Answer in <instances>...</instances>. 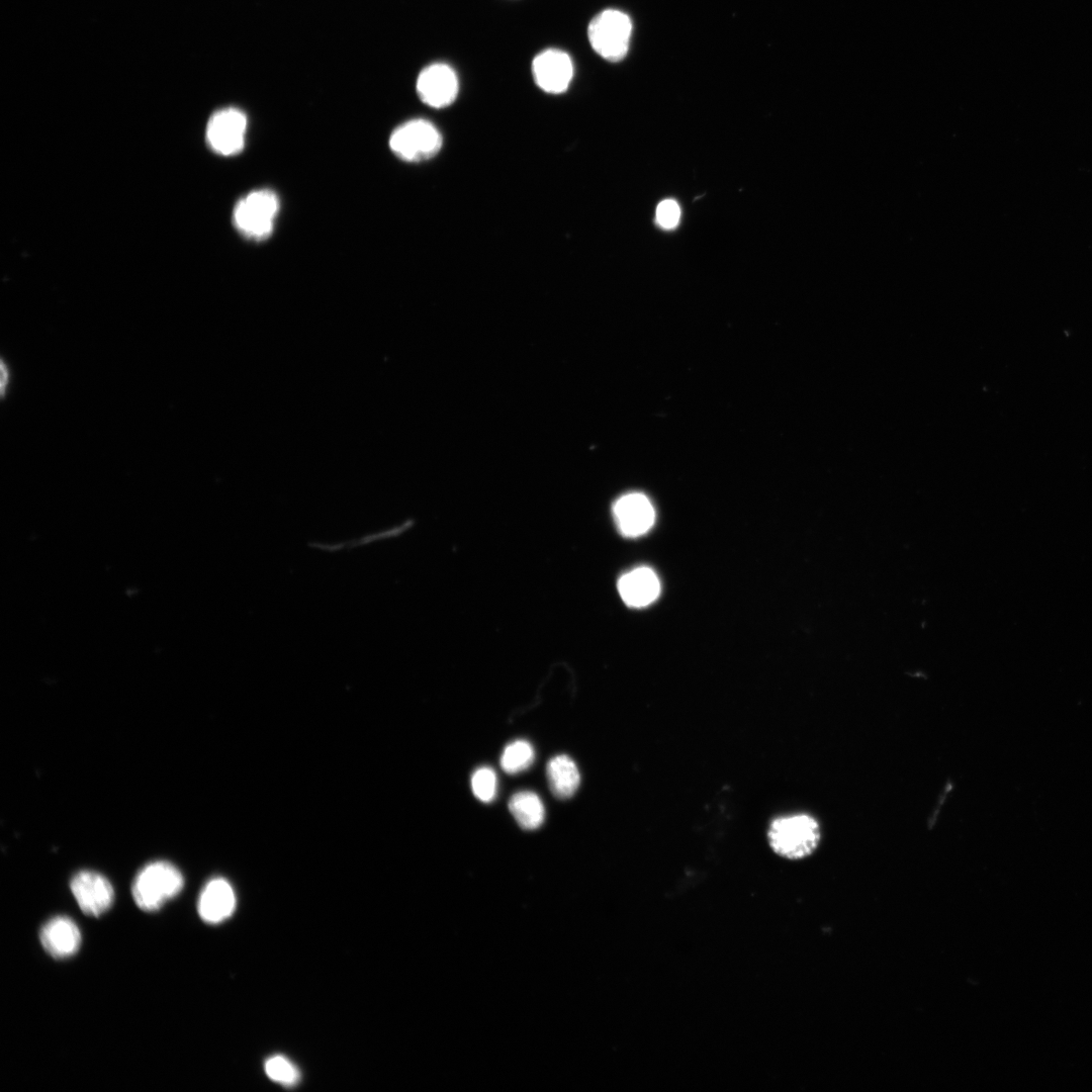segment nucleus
<instances>
[{"mask_svg":"<svg viewBox=\"0 0 1092 1092\" xmlns=\"http://www.w3.org/2000/svg\"><path fill=\"white\" fill-rule=\"evenodd\" d=\"M632 22L620 10L608 9L596 15L588 24L587 36L594 51L609 62H619L629 49Z\"/></svg>","mask_w":1092,"mask_h":1092,"instance_id":"4","label":"nucleus"},{"mask_svg":"<svg viewBox=\"0 0 1092 1092\" xmlns=\"http://www.w3.org/2000/svg\"><path fill=\"white\" fill-rule=\"evenodd\" d=\"M8 372H9V371H8V370H7V368L5 367L4 363H2V364H1V391H2V395H4V394H5V389L7 388V384H6V383H7V380H9V374H8Z\"/></svg>","mask_w":1092,"mask_h":1092,"instance_id":"20","label":"nucleus"},{"mask_svg":"<svg viewBox=\"0 0 1092 1092\" xmlns=\"http://www.w3.org/2000/svg\"><path fill=\"white\" fill-rule=\"evenodd\" d=\"M655 219L664 230L674 229L680 219V207L673 199L662 200L656 207Z\"/></svg>","mask_w":1092,"mask_h":1092,"instance_id":"19","label":"nucleus"},{"mask_svg":"<svg viewBox=\"0 0 1092 1092\" xmlns=\"http://www.w3.org/2000/svg\"><path fill=\"white\" fill-rule=\"evenodd\" d=\"M535 83L550 94L564 92L573 77V64L563 51L549 49L538 54L532 63Z\"/></svg>","mask_w":1092,"mask_h":1092,"instance_id":"9","label":"nucleus"},{"mask_svg":"<svg viewBox=\"0 0 1092 1092\" xmlns=\"http://www.w3.org/2000/svg\"><path fill=\"white\" fill-rule=\"evenodd\" d=\"M534 757V749L527 740H515L505 747L500 756V766L507 774H519L531 766Z\"/></svg>","mask_w":1092,"mask_h":1092,"instance_id":"16","label":"nucleus"},{"mask_svg":"<svg viewBox=\"0 0 1092 1092\" xmlns=\"http://www.w3.org/2000/svg\"><path fill=\"white\" fill-rule=\"evenodd\" d=\"M770 847L779 855L800 859L810 855L820 841V827L815 818L798 813L776 818L769 825Z\"/></svg>","mask_w":1092,"mask_h":1092,"instance_id":"1","label":"nucleus"},{"mask_svg":"<svg viewBox=\"0 0 1092 1092\" xmlns=\"http://www.w3.org/2000/svg\"><path fill=\"white\" fill-rule=\"evenodd\" d=\"M247 125V116L242 110L235 107L220 109L207 122V144L216 154L237 155L244 149Z\"/></svg>","mask_w":1092,"mask_h":1092,"instance_id":"6","label":"nucleus"},{"mask_svg":"<svg viewBox=\"0 0 1092 1092\" xmlns=\"http://www.w3.org/2000/svg\"><path fill=\"white\" fill-rule=\"evenodd\" d=\"M183 885V876L174 864L158 860L139 872L131 886V894L139 908L151 912L177 896Z\"/></svg>","mask_w":1092,"mask_h":1092,"instance_id":"2","label":"nucleus"},{"mask_svg":"<svg viewBox=\"0 0 1092 1092\" xmlns=\"http://www.w3.org/2000/svg\"><path fill=\"white\" fill-rule=\"evenodd\" d=\"M509 809L523 829H536L544 821L545 810L543 803L534 792L521 791L515 793L509 801Z\"/></svg>","mask_w":1092,"mask_h":1092,"instance_id":"15","label":"nucleus"},{"mask_svg":"<svg viewBox=\"0 0 1092 1092\" xmlns=\"http://www.w3.org/2000/svg\"><path fill=\"white\" fill-rule=\"evenodd\" d=\"M618 592L630 607L642 608L653 603L660 593V582L655 572L645 566L623 574L618 580Z\"/></svg>","mask_w":1092,"mask_h":1092,"instance_id":"13","label":"nucleus"},{"mask_svg":"<svg viewBox=\"0 0 1092 1092\" xmlns=\"http://www.w3.org/2000/svg\"><path fill=\"white\" fill-rule=\"evenodd\" d=\"M236 908V895L230 883L222 878L210 880L202 889L197 903L200 918L207 923H219L229 918Z\"/></svg>","mask_w":1092,"mask_h":1092,"instance_id":"11","label":"nucleus"},{"mask_svg":"<svg viewBox=\"0 0 1092 1092\" xmlns=\"http://www.w3.org/2000/svg\"><path fill=\"white\" fill-rule=\"evenodd\" d=\"M546 776L552 794L559 799L574 795L580 783L575 762L565 754L556 755L548 761Z\"/></svg>","mask_w":1092,"mask_h":1092,"instance_id":"14","label":"nucleus"},{"mask_svg":"<svg viewBox=\"0 0 1092 1092\" xmlns=\"http://www.w3.org/2000/svg\"><path fill=\"white\" fill-rule=\"evenodd\" d=\"M279 211V199L269 189L251 191L236 204L233 220L237 231L252 241H263L271 236Z\"/></svg>","mask_w":1092,"mask_h":1092,"instance_id":"3","label":"nucleus"},{"mask_svg":"<svg viewBox=\"0 0 1092 1092\" xmlns=\"http://www.w3.org/2000/svg\"><path fill=\"white\" fill-rule=\"evenodd\" d=\"M417 93L420 99L434 108L450 105L459 90L458 78L454 70L442 63L426 67L417 79Z\"/></svg>","mask_w":1092,"mask_h":1092,"instance_id":"7","label":"nucleus"},{"mask_svg":"<svg viewBox=\"0 0 1092 1092\" xmlns=\"http://www.w3.org/2000/svg\"><path fill=\"white\" fill-rule=\"evenodd\" d=\"M40 942L48 953L55 959H65L75 954L81 944V933L77 924L67 916L50 919L40 930Z\"/></svg>","mask_w":1092,"mask_h":1092,"instance_id":"12","label":"nucleus"},{"mask_svg":"<svg viewBox=\"0 0 1092 1092\" xmlns=\"http://www.w3.org/2000/svg\"><path fill=\"white\" fill-rule=\"evenodd\" d=\"M616 525L622 535L638 537L653 526L655 511L649 498L640 492H631L619 497L613 507Z\"/></svg>","mask_w":1092,"mask_h":1092,"instance_id":"10","label":"nucleus"},{"mask_svg":"<svg viewBox=\"0 0 1092 1092\" xmlns=\"http://www.w3.org/2000/svg\"><path fill=\"white\" fill-rule=\"evenodd\" d=\"M267 1076L274 1082L292 1086L299 1080L297 1068L285 1057L277 1055L269 1058L264 1066Z\"/></svg>","mask_w":1092,"mask_h":1092,"instance_id":"17","label":"nucleus"},{"mask_svg":"<svg viewBox=\"0 0 1092 1092\" xmlns=\"http://www.w3.org/2000/svg\"><path fill=\"white\" fill-rule=\"evenodd\" d=\"M389 147L403 161L421 162L438 154L442 147V135L430 121L413 119L393 130Z\"/></svg>","mask_w":1092,"mask_h":1092,"instance_id":"5","label":"nucleus"},{"mask_svg":"<svg viewBox=\"0 0 1092 1092\" xmlns=\"http://www.w3.org/2000/svg\"><path fill=\"white\" fill-rule=\"evenodd\" d=\"M70 887L80 909L86 915L98 917L113 903V888L99 873L81 871L73 877Z\"/></svg>","mask_w":1092,"mask_h":1092,"instance_id":"8","label":"nucleus"},{"mask_svg":"<svg viewBox=\"0 0 1092 1092\" xmlns=\"http://www.w3.org/2000/svg\"><path fill=\"white\" fill-rule=\"evenodd\" d=\"M474 796L481 802L488 803L496 795L497 780L493 769L487 766L477 768L471 777Z\"/></svg>","mask_w":1092,"mask_h":1092,"instance_id":"18","label":"nucleus"}]
</instances>
